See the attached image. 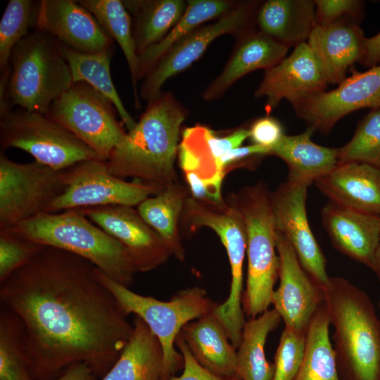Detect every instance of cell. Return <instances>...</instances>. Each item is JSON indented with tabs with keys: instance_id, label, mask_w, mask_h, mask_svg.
Returning a JSON list of instances; mask_svg holds the SVG:
<instances>
[{
	"instance_id": "cell-11",
	"label": "cell",
	"mask_w": 380,
	"mask_h": 380,
	"mask_svg": "<svg viewBox=\"0 0 380 380\" xmlns=\"http://www.w3.org/2000/svg\"><path fill=\"white\" fill-rule=\"evenodd\" d=\"M260 1H240L213 23H205L176 42L151 68L139 90L141 99L150 101L160 92L164 83L198 60L209 45L223 34L237 38L255 29Z\"/></svg>"
},
{
	"instance_id": "cell-43",
	"label": "cell",
	"mask_w": 380,
	"mask_h": 380,
	"mask_svg": "<svg viewBox=\"0 0 380 380\" xmlns=\"http://www.w3.org/2000/svg\"><path fill=\"white\" fill-rule=\"evenodd\" d=\"M175 346L183 356L184 367L182 374L171 380H241L238 376H218L202 367L191 355L180 333L175 341Z\"/></svg>"
},
{
	"instance_id": "cell-36",
	"label": "cell",
	"mask_w": 380,
	"mask_h": 380,
	"mask_svg": "<svg viewBox=\"0 0 380 380\" xmlns=\"http://www.w3.org/2000/svg\"><path fill=\"white\" fill-rule=\"evenodd\" d=\"M39 1L10 0L0 21V73L10 69L15 45L34 28Z\"/></svg>"
},
{
	"instance_id": "cell-24",
	"label": "cell",
	"mask_w": 380,
	"mask_h": 380,
	"mask_svg": "<svg viewBox=\"0 0 380 380\" xmlns=\"http://www.w3.org/2000/svg\"><path fill=\"white\" fill-rule=\"evenodd\" d=\"M180 334L202 367L218 376H237V350L213 311L187 323Z\"/></svg>"
},
{
	"instance_id": "cell-40",
	"label": "cell",
	"mask_w": 380,
	"mask_h": 380,
	"mask_svg": "<svg viewBox=\"0 0 380 380\" xmlns=\"http://www.w3.org/2000/svg\"><path fill=\"white\" fill-rule=\"evenodd\" d=\"M317 25H326L346 18L358 22L364 13L365 2L359 0H315Z\"/></svg>"
},
{
	"instance_id": "cell-45",
	"label": "cell",
	"mask_w": 380,
	"mask_h": 380,
	"mask_svg": "<svg viewBox=\"0 0 380 380\" xmlns=\"http://www.w3.org/2000/svg\"><path fill=\"white\" fill-rule=\"evenodd\" d=\"M97 376L86 363H78L69 367L54 380H96Z\"/></svg>"
},
{
	"instance_id": "cell-12",
	"label": "cell",
	"mask_w": 380,
	"mask_h": 380,
	"mask_svg": "<svg viewBox=\"0 0 380 380\" xmlns=\"http://www.w3.org/2000/svg\"><path fill=\"white\" fill-rule=\"evenodd\" d=\"M64 192L45 213L112 205L137 206L163 188L142 182H129L113 175L106 161L99 158L79 163L66 170Z\"/></svg>"
},
{
	"instance_id": "cell-14",
	"label": "cell",
	"mask_w": 380,
	"mask_h": 380,
	"mask_svg": "<svg viewBox=\"0 0 380 380\" xmlns=\"http://www.w3.org/2000/svg\"><path fill=\"white\" fill-rule=\"evenodd\" d=\"M308 186L286 181L271 192L276 230L289 241L306 272L319 286L329 279L327 260L310 229L306 213Z\"/></svg>"
},
{
	"instance_id": "cell-19",
	"label": "cell",
	"mask_w": 380,
	"mask_h": 380,
	"mask_svg": "<svg viewBox=\"0 0 380 380\" xmlns=\"http://www.w3.org/2000/svg\"><path fill=\"white\" fill-rule=\"evenodd\" d=\"M365 38L359 22L350 18L315 27L307 43L327 84H338L348 69L360 63Z\"/></svg>"
},
{
	"instance_id": "cell-32",
	"label": "cell",
	"mask_w": 380,
	"mask_h": 380,
	"mask_svg": "<svg viewBox=\"0 0 380 380\" xmlns=\"http://www.w3.org/2000/svg\"><path fill=\"white\" fill-rule=\"evenodd\" d=\"M97 20L105 32L116 42L122 51L129 70L134 90L135 106L139 108V56L133 35L131 15L120 0H79Z\"/></svg>"
},
{
	"instance_id": "cell-18",
	"label": "cell",
	"mask_w": 380,
	"mask_h": 380,
	"mask_svg": "<svg viewBox=\"0 0 380 380\" xmlns=\"http://www.w3.org/2000/svg\"><path fill=\"white\" fill-rule=\"evenodd\" d=\"M34 29L81 52L98 53L113 49V39L77 1H39Z\"/></svg>"
},
{
	"instance_id": "cell-10",
	"label": "cell",
	"mask_w": 380,
	"mask_h": 380,
	"mask_svg": "<svg viewBox=\"0 0 380 380\" xmlns=\"http://www.w3.org/2000/svg\"><path fill=\"white\" fill-rule=\"evenodd\" d=\"M66 186V170H56L35 160L18 163L1 151L0 229L45 213Z\"/></svg>"
},
{
	"instance_id": "cell-23",
	"label": "cell",
	"mask_w": 380,
	"mask_h": 380,
	"mask_svg": "<svg viewBox=\"0 0 380 380\" xmlns=\"http://www.w3.org/2000/svg\"><path fill=\"white\" fill-rule=\"evenodd\" d=\"M289 49L258 30L243 34L237 38L222 72L203 91V99L212 101L222 97L246 75L258 69L266 70L278 63Z\"/></svg>"
},
{
	"instance_id": "cell-37",
	"label": "cell",
	"mask_w": 380,
	"mask_h": 380,
	"mask_svg": "<svg viewBox=\"0 0 380 380\" xmlns=\"http://www.w3.org/2000/svg\"><path fill=\"white\" fill-rule=\"evenodd\" d=\"M338 164L362 163L380 168V108L359 122L352 139L337 148Z\"/></svg>"
},
{
	"instance_id": "cell-9",
	"label": "cell",
	"mask_w": 380,
	"mask_h": 380,
	"mask_svg": "<svg viewBox=\"0 0 380 380\" xmlns=\"http://www.w3.org/2000/svg\"><path fill=\"white\" fill-rule=\"evenodd\" d=\"M113 103L89 84L78 82L64 91L44 114L106 161L126 134Z\"/></svg>"
},
{
	"instance_id": "cell-34",
	"label": "cell",
	"mask_w": 380,
	"mask_h": 380,
	"mask_svg": "<svg viewBox=\"0 0 380 380\" xmlns=\"http://www.w3.org/2000/svg\"><path fill=\"white\" fill-rule=\"evenodd\" d=\"M238 1L231 0H189L184 13L160 42L139 56V80L145 77L155 63L178 41L211 20L233 9Z\"/></svg>"
},
{
	"instance_id": "cell-5",
	"label": "cell",
	"mask_w": 380,
	"mask_h": 380,
	"mask_svg": "<svg viewBox=\"0 0 380 380\" xmlns=\"http://www.w3.org/2000/svg\"><path fill=\"white\" fill-rule=\"evenodd\" d=\"M11 73L0 115L13 106L46 114L52 103L73 84L60 42L34 29L14 47Z\"/></svg>"
},
{
	"instance_id": "cell-31",
	"label": "cell",
	"mask_w": 380,
	"mask_h": 380,
	"mask_svg": "<svg viewBox=\"0 0 380 380\" xmlns=\"http://www.w3.org/2000/svg\"><path fill=\"white\" fill-rule=\"evenodd\" d=\"M62 55L68 62L73 83L85 82L106 96L114 105L125 125L131 131L137 122L125 108L113 84L110 74L113 50L98 53H85L75 50L60 43Z\"/></svg>"
},
{
	"instance_id": "cell-15",
	"label": "cell",
	"mask_w": 380,
	"mask_h": 380,
	"mask_svg": "<svg viewBox=\"0 0 380 380\" xmlns=\"http://www.w3.org/2000/svg\"><path fill=\"white\" fill-rule=\"evenodd\" d=\"M275 244L279 285L274 291L272 304L285 326L306 333L312 318L324 303L322 288L303 269L289 241L277 230Z\"/></svg>"
},
{
	"instance_id": "cell-47",
	"label": "cell",
	"mask_w": 380,
	"mask_h": 380,
	"mask_svg": "<svg viewBox=\"0 0 380 380\" xmlns=\"http://www.w3.org/2000/svg\"><path fill=\"white\" fill-rule=\"evenodd\" d=\"M378 306H379V312H380V300H379V301L378 303Z\"/></svg>"
},
{
	"instance_id": "cell-8",
	"label": "cell",
	"mask_w": 380,
	"mask_h": 380,
	"mask_svg": "<svg viewBox=\"0 0 380 380\" xmlns=\"http://www.w3.org/2000/svg\"><path fill=\"white\" fill-rule=\"evenodd\" d=\"M1 151L23 150L34 160L56 170H65L96 153L68 129L46 115L22 108L0 115Z\"/></svg>"
},
{
	"instance_id": "cell-25",
	"label": "cell",
	"mask_w": 380,
	"mask_h": 380,
	"mask_svg": "<svg viewBox=\"0 0 380 380\" xmlns=\"http://www.w3.org/2000/svg\"><path fill=\"white\" fill-rule=\"evenodd\" d=\"M255 25L261 32L290 48L308 40L317 25L312 0H267L260 2Z\"/></svg>"
},
{
	"instance_id": "cell-16",
	"label": "cell",
	"mask_w": 380,
	"mask_h": 380,
	"mask_svg": "<svg viewBox=\"0 0 380 380\" xmlns=\"http://www.w3.org/2000/svg\"><path fill=\"white\" fill-rule=\"evenodd\" d=\"M75 210L118 240L131 255L138 272L154 270L172 255L134 207L112 205Z\"/></svg>"
},
{
	"instance_id": "cell-7",
	"label": "cell",
	"mask_w": 380,
	"mask_h": 380,
	"mask_svg": "<svg viewBox=\"0 0 380 380\" xmlns=\"http://www.w3.org/2000/svg\"><path fill=\"white\" fill-rule=\"evenodd\" d=\"M99 281L112 293L124 312L142 319L160 341L163 351V380H171L184 367L175 341L184 326L213 311L217 303L198 286L177 292L169 301L159 300L131 291L96 267Z\"/></svg>"
},
{
	"instance_id": "cell-39",
	"label": "cell",
	"mask_w": 380,
	"mask_h": 380,
	"mask_svg": "<svg viewBox=\"0 0 380 380\" xmlns=\"http://www.w3.org/2000/svg\"><path fill=\"white\" fill-rule=\"evenodd\" d=\"M42 246L0 229V283L25 265Z\"/></svg>"
},
{
	"instance_id": "cell-35",
	"label": "cell",
	"mask_w": 380,
	"mask_h": 380,
	"mask_svg": "<svg viewBox=\"0 0 380 380\" xmlns=\"http://www.w3.org/2000/svg\"><path fill=\"white\" fill-rule=\"evenodd\" d=\"M0 380H34L16 317L0 304Z\"/></svg>"
},
{
	"instance_id": "cell-6",
	"label": "cell",
	"mask_w": 380,
	"mask_h": 380,
	"mask_svg": "<svg viewBox=\"0 0 380 380\" xmlns=\"http://www.w3.org/2000/svg\"><path fill=\"white\" fill-rule=\"evenodd\" d=\"M234 197L246 230L248 268L242 308L251 319L269 310L279 277L271 191L265 183L259 182L243 187Z\"/></svg>"
},
{
	"instance_id": "cell-28",
	"label": "cell",
	"mask_w": 380,
	"mask_h": 380,
	"mask_svg": "<svg viewBox=\"0 0 380 380\" xmlns=\"http://www.w3.org/2000/svg\"><path fill=\"white\" fill-rule=\"evenodd\" d=\"M132 20L133 35L140 56L163 40L185 12L184 0H123Z\"/></svg>"
},
{
	"instance_id": "cell-38",
	"label": "cell",
	"mask_w": 380,
	"mask_h": 380,
	"mask_svg": "<svg viewBox=\"0 0 380 380\" xmlns=\"http://www.w3.org/2000/svg\"><path fill=\"white\" fill-rule=\"evenodd\" d=\"M305 346V333L285 326L274 355L272 380H294L300 367Z\"/></svg>"
},
{
	"instance_id": "cell-29",
	"label": "cell",
	"mask_w": 380,
	"mask_h": 380,
	"mask_svg": "<svg viewBox=\"0 0 380 380\" xmlns=\"http://www.w3.org/2000/svg\"><path fill=\"white\" fill-rule=\"evenodd\" d=\"M189 194V189L177 181L143 201L137 208L143 220L167 244L172 255L180 261L184 260L185 253L179 226Z\"/></svg>"
},
{
	"instance_id": "cell-46",
	"label": "cell",
	"mask_w": 380,
	"mask_h": 380,
	"mask_svg": "<svg viewBox=\"0 0 380 380\" xmlns=\"http://www.w3.org/2000/svg\"><path fill=\"white\" fill-rule=\"evenodd\" d=\"M372 271L375 273L380 282V239L375 253L374 267Z\"/></svg>"
},
{
	"instance_id": "cell-13",
	"label": "cell",
	"mask_w": 380,
	"mask_h": 380,
	"mask_svg": "<svg viewBox=\"0 0 380 380\" xmlns=\"http://www.w3.org/2000/svg\"><path fill=\"white\" fill-rule=\"evenodd\" d=\"M350 75L329 91H322L293 107L308 127L328 134L346 115L364 108H380V65L364 72L350 68Z\"/></svg>"
},
{
	"instance_id": "cell-26",
	"label": "cell",
	"mask_w": 380,
	"mask_h": 380,
	"mask_svg": "<svg viewBox=\"0 0 380 380\" xmlns=\"http://www.w3.org/2000/svg\"><path fill=\"white\" fill-rule=\"evenodd\" d=\"M315 131L308 127L296 135L284 134L271 148L272 155L287 165V180L309 186L338 165L337 148L314 143L311 137Z\"/></svg>"
},
{
	"instance_id": "cell-17",
	"label": "cell",
	"mask_w": 380,
	"mask_h": 380,
	"mask_svg": "<svg viewBox=\"0 0 380 380\" xmlns=\"http://www.w3.org/2000/svg\"><path fill=\"white\" fill-rule=\"evenodd\" d=\"M327 83L308 43L295 46L293 52L265 70L255 91L256 98L265 97L266 107H277L289 101L293 107L319 92Z\"/></svg>"
},
{
	"instance_id": "cell-1",
	"label": "cell",
	"mask_w": 380,
	"mask_h": 380,
	"mask_svg": "<svg viewBox=\"0 0 380 380\" xmlns=\"http://www.w3.org/2000/svg\"><path fill=\"white\" fill-rule=\"evenodd\" d=\"M0 304L20 324L34 380H54L78 363L103 376L134 330L96 266L51 246L0 283Z\"/></svg>"
},
{
	"instance_id": "cell-20",
	"label": "cell",
	"mask_w": 380,
	"mask_h": 380,
	"mask_svg": "<svg viewBox=\"0 0 380 380\" xmlns=\"http://www.w3.org/2000/svg\"><path fill=\"white\" fill-rule=\"evenodd\" d=\"M320 214L333 246L372 270L380 239V216L353 210L331 201L322 208Z\"/></svg>"
},
{
	"instance_id": "cell-33",
	"label": "cell",
	"mask_w": 380,
	"mask_h": 380,
	"mask_svg": "<svg viewBox=\"0 0 380 380\" xmlns=\"http://www.w3.org/2000/svg\"><path fill=\"white\" fill-rule=\"evenodd\" d=\"M329 326V312L324 303L306 330L304 355L294 380H342L330 341Z\"/></svg>"
},
{
	"instance_id": "cell-22",
	"label": "cell",
	"mask_w": 380,
	"mask_h": 380,
	"mask_svg": "<svg viewBox=\"0 0 380 380\" xmlns=\"http://www.w3.org/2000/svg\"><path fill=\"white\" fill-rule=\"evenodd\" d=\"M249 137L247 127H239L224 135L202 125L186 127L178 146L179 167L183 173H191L203 180L222 182L225 175L217 168L218 159L241 146Z\"/></svg>"
},
{
	"instance_id": "cell-30",
	"label": "cell",
	"mask_w": 380,
	"mask_h": 380,
	"mask_svg": "<svg viewBox=\"0 0 380 380\" xmlns=\"http://www.w3.org/2000/svg\"><path fill=\"white\" fill-rule=\"evenodd\" d=\"M281 320L273 308L246 321L237 349V376L241 380H272L274 366L267 360L265 346L268 335Z\"/></svg>"
},
{
	"instance_id": "cell-21",
	"label": "cell",
	"mask_w": 380,
	"mask_h": 380,
	"mask_svg": "<svg viewBox=\"0 0 380 380\" xmlns=\"http://www.w3.org/2000/svg\"><path fill=\"white\" fill-rule=\"evenodd\" d=\"M329 201L380 216V168L362 163L338 164L315 183Z\"/></svg>"
},
{
	"instance_id": "cell-42",
	"label": "cell",
	"mask_w": 380,
	"mask_h": 380,
	"mask_svg": "<svg viewBox=\"0 0 380 380\" xmlns=\"http://www.w3.org/2000/svg\"><path fill=\"white\" fill-rule=\"evenodd\" d=\"M253 144L271 148L284 134L281 122L269 115L254 120L248 127Z\"/></svg>"
},
{
	"instance_id": "cell-41",
	"label": "cell",
	"mask_w": 380,
	"mask_h": 380,
	"mask_svg": "<svg viewBox=\"0 0 380 380\" xmlns=\"http://www.w3.org/2000/svg\"><path fill=\"white\" fill-rule=\"evenodd\" d=\"M271 149L255 144L239 146L220 157L217 163L219 171L225 175L237 167L252 169L265 156H270Z\"/></svg>"
},
{
	"instance_id": "cell-44",
	"label": "cell",
	"mask_w": 380,
	"mask_h": 380,
	"mask_svg": "<svg viewBox=\"0 0 380 380\" xmlns=\"http://www.w3.org/2000/svg\"><path fill=\"white\" fill-rule=\"evenodd\" d=\"M360 63L369 68L380 65V32L374 37L365 38Z\"/></svg>"
},
{
	"instance_id": "cell-4",
	"label": "cell",
	"mask_w": 380,
	"mask_h": 380,
	"mask_svg": "<svg viewBox=\"0 0 380 380\" xmlns=\"http://www.w3.org/2000/svg\"><path fill=\"white\" fill-rule=\"evenodd\" d=\"M8 229L34 243L82 257L127 287L138 272L125 248L75 209L42 213Z\"/></svg>"
},
{
	"instance_id": "cell-27",
	"label": "cell",
	"mask_w": 380,
	"mask_h": 380,
	"mask_svg": "<svg viewBox=\"0 0 380 380\" xmlns=\"http://www.w3.org/2000/svg\"><path fill=\"white\" fill-rule=\"evenodd\" d=\"M133 326L127 344L101 380H163V351L160 341L137 315Z\"/></svg>"
},
{
	"instance_id": "cell-2",
	"label": "cell",
	"mask_w": 380,
	"mask_h": 380,
	"mask_svg": "<svg viewBox=\"0 0 380 380\" xmlns=\"http://www.w3.org/2000/svg\"><path fill=\"white\" fill-rule=\"evenodd\" d=\"M147 103L136 126L114 148L106 165L118 178L131 177L164 189L177 182L175 162L189 111L169 91Z\"/></svg>"
},
{
	"instance_id": "cell-3",
	"label": "cell",
	"mask_w": 380,
	"mask_h": 380,
	"mask_svg": "<svg viewBox=\"0 0 380 380\" xmlns=\"http://www.w3.org/2000/svg\"><path fill=\"white\" fill-rule=\"evenodd\" d=\"M342 380H380V319L368 294L339 277L322 287Z\"/></svg>"
}]
</instances>
